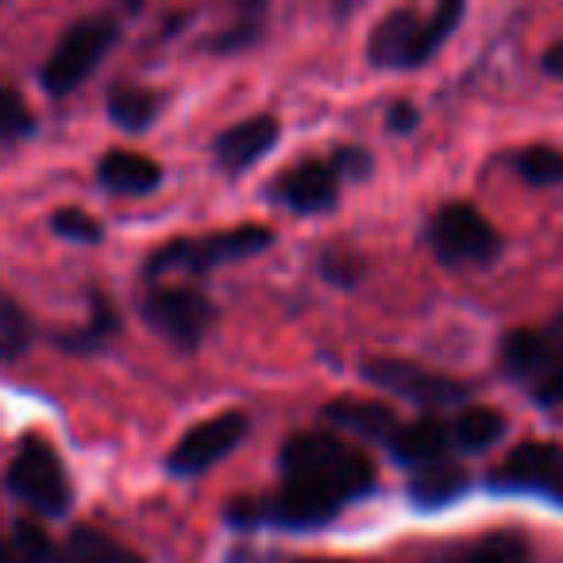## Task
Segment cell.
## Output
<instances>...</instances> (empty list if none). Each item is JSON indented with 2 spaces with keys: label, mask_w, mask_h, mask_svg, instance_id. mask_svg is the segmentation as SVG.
<instances>
[{
  "label": "cell",
  "mask_w": 563,
  "mask_h": 563,
  "mask_svg": "<svg viewBox=\"0 0 563 563\" xmlns=\"http://www.w3.org/2000/svg\"><path fill=\"white\" fill-rule=\"evenodd\" d=\"M9 548H12V563H51L55 548H51V537L32 521H20L9 537Z\"/></svg>",
  "instance_id": "cb8c5ba5"
},
{
  "label": "cell",
  "mask_w": 563,
  "mask_h": 563,
  "mask_svg": "<svg viewBox=\"0 0 563 563\" xmlns=\"http://www.w3.org/2000/svg\"><path fill=\"white\" fill-rule=\"evenodd\" d=\"M563 360V313L544 329H517L501 340V367L521 383L537 386Z\"/></svg>",
  "instance_id": "30bf717a"
},
{
  "label": "cell",
  "mask_w": 563,
  "mask_h": 563,
  "mask_svg": "<svg viewBox=\"0 0 563 563\" xmlns=\"http://www.w3.org/2000/svg\"><path fill=\"white\" fill-rule=\"evenodd\" d=\"M97 178L112 194H151V189L163 181L158 163H151L147 155H135V151H109L97 166Z\"/></svg>",
  "instance_id": "2e32d148"
},
{
  "label": "cell",
  "mask_w": 563,
  "mask_h": 563,
  "mask_svg": "<svg viewBox=\"0 0 563 563\" xmlns=\"http://www.w3.org/2000/svg\"><path fill=\"white\" fill-rule=\"evenodd\" d=\"M544 70H548V74H555V78H563V40L555 43V47L544 55Z\"/></svg>",
  "instance_id": "1f68e13d"
},
{
  "label": "cell",
  "mask_w": 563,
  "mask_h": 563,
  "mask_svg": "<svg viewBox=\"0 0 563 563\" xmlns=\"http://www.w3.org/2000/svg\"><path fill=\"white\" fill-rule=\"evenodd\" d=\"M4 486L43 517H63L70 509V483H66L63 460L40 437L20 440L16 455L9 463V475H4Z\"/></svg>",
  "instance_id": "5b68a950"
},
{
  "label": "cell",
  "mask_w": 563,
  "mask_h": 563,
  "mask_svg": "<svg viewBox=\"0 0 563 563\" xmlns=\"http://www.w3.org/2000/svg\"><path fill=\"white\" fill-rule=\"evenodd\" d=\"M117 43V20L112 16H86L78 24L66 27L58 47L51 51L47 66H43V86L47 93L66 97L101 66V58Z\"/></svg>",
  "instance_id": "277c9868"
},
{
  "label": "cell",
  "mask_w": 563,
  "mask_h": 563,
  "mask_svg": "<svg viewBox=\"0 0 563 563\" xmlns=\"http://www.w3.org/2000/svg\"><path fill=\"white\" fill-rule=\"evenodd\" d=\"M243 432H247V417L243 413L209 417V421L194 424V429L174 444L166 463H170L174 475H201V471H209L212 463L224 460V455L240 444Z\"/></svg>",
  "instance_id": "9c48e42d"
},
{
  "label": "cell",
  "mask_w": 563,
  "mask_h": 563,
  "mask_svg": "<svg viewBox=\"0 0 563 563\" xmlns=\"http://www.w3.org/2000/svg\"><path fill=\"white\" fill-rule=\"evenodd\" d=\"M306 563H344V560H306Z\"/></svg>",
  "instance_id": "d6a6232c"
},
{
  "label": "cell",
  "mask_w": 563,
  "mask_h": 563,
  "mask_svg": "<svg viewBox=\"0 0 563 563\" xmlns=\"http://www.w3.org/2000/svg\"><path fill=\"white\" fill-rule=\"evenodd\" d=\"M455 563H529V544L521 537H514V532H494V537L478 540Z\"/></svg>",
  "instance_id": "7402d4cb"
},
{
  "label": "cell",
  "mask_w": 563,
  "mask_h": 563,
  "mask_svg": "<svg viewBox=\"0 0 563 563\" xmlns=\"http://www.w3.org/2000/svg\"><path fill=\"white\" fill-rule=\"evenodd\" d=\"M274 140H278L274 117H251V120H243V124L228 128L224 135H217V163L224 166V170L240 174V170H247L251 163H258V158L274 147Z\"/></svg>",
  "instance_id": "5bb4252c"
},
{
  "label": "cell",
  "mask_w": 563,
  "mask_h": 563,
  "mask_svg": "<svg viewBox=\"0 0 563 563\" xmlns=\"http://www.w3.org/2000/svg\"><path fill=\"white\" fill-rule=\"evenodd\" d=\"M332 174H352V178H363V174L371 170V155L367 151H360V147H344V151H336V158H332Z\"/></svg>",
  "instance_id": "83f0119b"
},
{
  "label": "cell",
  "mask_w": 563,
  "mask_h": 563,
  "mask_svg": "<svg viewBox=\"0 0 563 563\" xmlns=\"http://www.w3.org/2000/svg\"><path fill=\"white\" fill-rule=\"evenodd\" d=\"M363 375H367V383L383 386L394 398L417 401L424 409H448L455 401H467V386L463 383L437 375V371L409 360H367L363 363Z\"/></svg>",
  "instance_id": "ba28073f"
},
{
  "label": "cell",
  "mask_w": 563,
  "mask_h": 563,
  "mask_svg": "<svg viewBox=\"0 0 563 563\" xmlns=\"http://www.w3.org/2000/svg\"><path fill=\"white\" fill-rule=\"evenodd\" d=\"M143 321L174 347L194 352L209 332V324L217 321V309L209 306L205 294L189 290V286H155L143 298Z\"/></svg>",
  "instance_id": "52a82bcc"
},
{
  "label": "cell",
  "mask_w": 563,
  "mask_h": 563,
  "mask_svg": "<svg viewBox=\"0 0 563 563\" xmlns=\"http://www.w3.org/2000/svg\"><path fill=\"white\" fill-rule=\"evenodd\" d=\"M271 240H274L271 228H258V224H240V228H228V232L197 235V240H174L151 255L147 274L151 278L170 274V271L205 274L220 263H235V258L258 255V251L271 247Z\"/></svg>",
  "instance_id": "3957f363"
},
{
  "label": "cell",
  "mask_w": 563,
  "mask_h": 563,
  "mask_svg": "<svg viewBox=\"0 0 563 563\" xmlns=\"http://www.w3.org/2000/svg\"><path fill=\"white\" fill-rule=\"evenodd\" d=\"M321 271H324V278L336 282V286H352V282H360V263H355L352 255H340V251L324 255Z\"/></svg>",
  "instance_id": "4316f807"
},
{
  "label": "cell",
  "mask_w": 563,
  "mask_h": 563,
  "mask_svg": "<svg viewBox=\"0 0 563 563\" xmlns=\"http://www.w3.org/2000/svg\"><path fill=\"white\" fill-rule=\"evenodd\" d=\"M448 448H452V429H448L440 417H421V421H413V424H401L398 437L390 440L394 460L413 471L448 460Z\"/></svg>",
  "instance_id": "9a60e30c"
},
{
  "label": "cell",
  "mask_w": 563,
  "mask_h": 563,
  "mask_svg": "<svg viewBox=\"0 0 563 563\" xmlns=\"http://www.w3.org/2000/svg\"><path fill=\"white\" fill-rule=\"evenodd\" d=\"M27 132H32V112H27V104L20 101L16 89L0 86V143L24 140Z\"/></svg>",
  "instance_id": "d4e9b609"
},
{
  "label": "cell",
  "mask_w": 563,
  "mask_h": 563,
  "mask_svg": "<svg viewBox=\"0 0 563 563\" xmlns=\"http://www.w3.org/2000/svg\"><path fill=\"white\" fill-rule=\"evenodd\" d=\"M158 112V97L151 89H117L109 97V117L117 128H128V132H143V128L155 120Z\"/></svg>",
  "instance_id": "ffe728a7"
},
{
  "label": "cell",
  "mask_w": 563,
  "mask_h": 563,
  "mask_svg": "<svg viewBox=\"0 0 563 563\" xmlns=\"http://www.w3.org/2000/svg\"><path fill=\"white\" fill-rule=\"evenodd\" d=\"M494 486H517V490H563V452L555 444H517L506 455Z\"/></svg>",
  "instance_id": "8fae6325"
},
{
  "label": "cell",
  "mask_w": 563,
  "mask_h": 563,
  "mask_svg": "<svg viewBox=\"0 0 563 563\" xmlns=\"http://www.w3.org/2000/svg\"><path fill=\"white\" fill-rule=\"evenodd\" d=\"M386 120H390L394 132L406 135V132H413V128H417V109H413V104H394Z\"/></svg>",
  "instance_id": "4dcf8cb0"
},
{
  "label": "cell",
  "mask_w": 563,
  "mask_h": 563,
  "mask_svg": "<svg viewBox=\"0 0 563 563\" xmlns=\"http://www.w3.org/2000/svg\"><path fill=\"white\" fill-rule=\"evenodd\" d=\"M463 20L460 0H444L437 4L432 16H421L413 9H398L371 32L367 58L375 66H421L440 43L452 35V27Z\"/></svg>",
  "instance_id": "7a4b0ae2"
},
{
  "label": "cell",
  "mask_w": 563,
  "mask_h": 563,
  "mask_svg": "<svg viewBox=\"0 0 563 563\" xmlns=\"http://www.w3.org/2000/svg\"><path fill=\"white\" fill-rule=\"evenodd\" d=\"M51 224H55V232L63 235V240H74V243H97L101 240V224L81 209H58Z\"/></svg>",
  "instance_id": "484cf974"
},
{
  "label": "cell",
  "mask_w": 563,
  "mask_h": 563,
  "mask_svg": "<svg viewBox=\"0 0 563 563\" xmlns=\"http://www.w3.org/2000/svg\"><path fill=\"white\" fill-rule=\"evenodd\" d=\"M27 344H32V324H27L24 309L0 290V363L24 355Z\"/></svg>",
  "instance_id": "44dd1931"
},
{
  "label": "cell",
  "mask_w": 563,
  "mask_h": 563,
  "mask_svg": "<svg viewBox=\"0 0 563 563\" xmlns=\"http://www.w3.org/2000/svg\"><path fill=\"white\" fill-rule=\"evenodd\" d=\"M532 394H537V401H544V406H560L563 401V360L555 363V367L548 371L537 386H532Z\"/></svg>",
  "instance_id": "f1b7e54d"
},
{
  "label": "cell",
  "mask_w": 563,
  "mask_h": 563,
  "mask_svg": "<svg viewBox=\"0 0 563 563\" xmlns=\"http://www.w3.org/2000/svg\"><path fill=\"white\" fill-rule=\"evenodd\" d=\"M55 563H143L132 548L104 537L97 529H74L66 544L55 552Z\"/></svg>",
  "instance_id": "ac0fdd59"
},
{
  "label": "cell",
  "mask_w": 563,
  "mask_h": 563,
  "mask_svg": "<svg viewBox=\"0 0 563 563\" xmlns=\"http://www.w3.org/2000/svg\"><path fill=\"white\" fill-rule=\"evenodd\" d=\"M375 486V467L336 432H298L282 444V490L274 501H235L228 514L240 525L266 521L282 529H313Z\"/></svg>",
  "instance_id": "6da1fadb"
},
{
  "label": "cell",
  "mask_w": 563,
  "mask_h": 563,
  "mask_svg": "<svg viewBox=\"0 0 563 563\" xmlns=\"http://www.w3.org/2000/svg\"><path fill=\"white\" fill-rule=\"evenodd\" d=\"M274 194L294 212H324L336 205V174L329 163H301L282 174Z\"/></svg>",
  "instance_id": "4fadbf2b"
},
{
  "label": "cell",
  "mask_w": 563,
  "mask_h": 563,
  "mask_svg": "<svg viewBox=\"0 0 563 563\" xmlns=\"http://www.w3.org/2000/svg\"><path fill=\"white\" fill-rule=\"evenodd\" d=\"M514 166L529 186H555V181H563V155L555 147H525L514 158Z\"/></svg>",
  "instance_id": "603a6c76"
},
{
  "label": "cell",
  "mask_w": 563,
  "mask_h": 563,
  "mask_svg": "<svg viewBox=\"0 0 563 563\" xmlns=\"http://www.w3.org/2000/svg\"><path fill=\"white\" fill-rule=\"evenodd\" d=\"M324 421L336 424L340 432H352V437L363 440H378V444H390L398 437V413H394L386 401L378 398H336L324 406Z\"/></svg>",
  "instance_id": "7c38bea8"
},
{
  "label": "cell",
  "mask_w": 563,
  "mask_h": 563,
  "mask_svg": "<svg viewBox=\"0 0 563 563\" xmlns=\"http://www.w3.org/2000/svg\"><path fill=\"white\" fill-rule=\"evenodd\" d=\"M258 35V27L255 24H240V27H232V32H224L217 40V51H235V47H243V43H251Z\"/></svg>",
  "instance_id": "f546056e"
},
{
  "label": "cell",
  "mask_w": 563,
  "mask_h": 563,
  "mask_svg": "<svg viewBox=\"0 0 563 563\" xmlns=\"http://www.w3.org/2000/svg\"><path fill=\"white\" fill-rule=\"evenodd\" d=\"M429 243L440 263L448 266H483L490 258H498L501 251L498 228L467 201H452L444 209H437V217L429 224Z\"/></svg>",
  "instance_id": "8992f818"
},
{
  "label": "cell",
  "mask_w": 563,
  "mask_h": 563,
  "mask_svg": "<svg viewBox=\"0 0 563 563\" xmlns=\"http://www.w3.org/2000/svg\"><path fill=\"white\" fill-rule=\"evenodd\" d=\"M506 432V421H501L498 409L490 406H467L452 424V444H460L463 452H486L494 448Z\"/></svg>",
  "instance_id": "d6986e66"
},
{
  "label": "cell",
  "mask_w": 563,
  "mask_h": 563,
  "mask_svg": "<svg viewBox=\"0 0 563 563\" xmlns=\"http://www.w3.org/2000/svg\"><path fill=\"white\" fill-rule=\"evenodd\" d=\"M463 490H467V471L452 460H440V463H429V467L413 471V483H409L413 501L424 509L448 506V501H455Z\"/></svg>",
  "instance_id": "e0dca14e"
}]
</instances>
